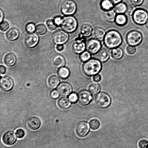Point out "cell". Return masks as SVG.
Instances as JSON below:
<instances>
[{
	"label": "cell",
	"instance_id": "obj_1",
	"mask_svg": "<svg viewBox=\"0 0 148 148\" xmlns=\"http://www.w3.org/2000/svg\"><path fill=\"white\" fill-rule=\"evenodd\" d=\"M122 42L121 35L119 32L114 30L107 32L104 39V44L109 49L118 47Z\"/></svg>",
	"mask_w": 148,
	"mask_h": 148
},
{
	"label": "cell",
	"instance_id": "obj_2",
	"mask_svg": "<svg viewBox=\"0 0 148 148\" xmlns=\"http://www.w3.org/2000/svg\"><path fill=\"white\" fill-rule=\"evenodd\" d=\"M102 65L101 61L96 59H90L83 65L82 70L84 73L88 76H93L101 71Z\"/></svg>",
	"mask_w": 148,
	"mask_h": 148
},
{
	"label": "cell",
	"instance_id": "obj_3",
	"mask_svg": "<svg viewBox=\"0 0 148 148\" xmlns=\"http://www.w3.org/2000/svg\"><path fill=\"white\" fill-rule=\"evenodd\" d=\"M78 22L72 16H67L63 19L61 26L62 29L67 33H72L76 30Z\"/></svg>",
	"mask_w": 148,
	"mask_h": 148
},
{
	"label": "cell",
	"instance_id": "obj_4",
	"mask_svg": "<svg viewBox=\"0 0 148 148\" xmlns=\"http://www.w3.org/2000/svg\"><path fill=\"white\" fill-rule=\"evenodd\" d=\"M76 3L73 0H64L60 5V11L66 15H71L75 14L77 10Z\"/></svg>",
	"mask_w": 148,
	"mask_h": 148
},
{
	"label": "cell",
	"instance_id": "obj_5",
	"mask_svg": "<svg viewBox=\"0 0 148 148\" xmlns=\"http://www.w3.org/2000/svg\"><path fill=\"white\" fill-rule=\"evenodd\" d=\"M142 33L137 30H132L127 33L126 41L130 45L135 46L138 45L143 41Z\"/></svg>",
	"mask_w": 148,
	"mask_h": 148
},
{
	"label": "cell",
	"instance_id": "obj_6",
	"mask_svg": "<svg viewBox=\"0 0 148 148\" xmlns=\"http://www.w3.org/2000/svg\"><path fill=\"white\" fill-rule=\"evenodd\" d=\"M52 41L55 44L63 45L66 43L69 40V34L64 30H56L52 35Z\"/></svg>",
	"mask_w": 148,
	"mask_h": 148
},
{
	"label": "cell",
	"instance_id": "obj_7",
	"mask_svg": "<svg viewBox=\"0 0 148 148\" xmlns=\"http://www.w3.org/2000/svg\"><path fill=\"white\" fill-rule=\"evenodd\" d=\"M133 19L136 24L139 25H144L148 20V13L142 9L136 10L133 14Z\"/></svg>",
	"mask_w": 148,
	"mask_h": 148
},
{
	"label": "cell",
	"instance_id": "obj_8",
	"mask_svg": "<svg viewBox=\"0 0 148 148\" xmlns=\"http://www.w3.org/2000/svg\"><path fill=\"white\" fill-rule=\"evenodd\" d=\"M95 101L96 103L99 107L106 108L109 106L111 104V98L108 94L101 92L96 96Z\"/></svg>",
	"mask_w": 148,
	"mask_h": 148
},
{
	"label": "cell",
	"instance_id": "obj_9",
	"mask_svg": "<svg viewBox=\"0 0 148 148\" xmlns=\"http://www.w3.org/2000/svg\"><path fill=\"white\" fill-rule=\"evenodd\" d=\"M86 49L91 54H97L101 50V45L100 41L97 39H91L86 42Z\"/></svg>",
	"mask_w": 148,
	"mask_h": 148
},
{
	"label": "cell",
	"instance_id": "obj_10",
	"mask_svg": "<svg viewBox=\"0 0 148 148\" xmlns=\"http://www.w3.org/2000/svg\"><path fill=\"white\" fill-rule=\"evenodd\" d=\"M89 125L86 122H79L75 127V133L80 137L83 138L86 136L89 132Z\"/></svg>",
	"mask_w": 148,
	"mask_h": 148
},
{
	"label": "cell",
	"instance_id": "obj_11",
	"mask_svg": "<svg viewBox=\"0 0 148 148\" xmlns=\"http://www.w3.org/2000/svg\"><path fill=\"white\" fill-rule=\"evenodd\" d=\"M39 41V36L37 34L29 33L25 37L24 43L27 47L32 48L38 44Z\"/></svg>",
	"mask_w": 148,
	"mask_h": 148
},
{
	"label": "cell",
	"instance_id": "obj_12",
	"mask_svg": "<svg viewBox=\"0 0 148 148\" xmlns=\"http://www.w3.org/2000/svg\"><path fill=\"white\" fill-rule=\"evenodd\" d=\"M91 93L86 90H82L78 93V101L82 105H87L91 102L92 96Z\"/></svg>",
	"mask_w": 148,
	"mask_h": 148
},
{
	"label": "cell",
	"instance_id": "obj_13",
	"mask_svg": "<svg viewBox=\"0 0 148 148\" xmlns=\"http://www.w3.org/2000/svg\"><path fill=\"white\" fill-rule=\"evenodd\" d=\"M15 135L12 131L6 132L2 136L3 142L7 146H11L14 145L17 141L16 136Z\"/></svg>",
	"mask_w": 148,
	"mask_h": 148
},
{
	"label": "cell",
	"instance_id": "obj_14",
	"mask_svg": "<svg viewBox=\"0 0 148 148\" xmlns=\"http://www.w3.org/2000/svg\"><path fill=\"white\" fill-rule=\"evenodd\" d=\"M0 85L3 91L8 92L12 89L14 86V82L10 77L4 76L1 79Z\"/></svg>",
	"mask_w": 148,
	"mask_h": 148
},
{
	"label": "cell",
	"instance_id": "obj_15",
	"mask_svg": "<svg viewBox=\"0 0 148 148\" xmlns=\"http://www.w3.org/2000/svg\"><path fill=\"white\" fill-rule=\"evenodd\" d=\"M85 41L84 39L75 41L72 45V49L74 53L79 54L83 52L86 49Z\"/></svg>",
	"mask_w": 148,
	"mask_h": 148
},
{
	"label": "cell",
	"instance_id": "obj_16",
	"mask_svg": "<svg viewBox=\"0 0 148 148\" xmlns=\"http://www.w3.org/2000/svg\"><path fill=\"white\" fill-rule=\"evenodd\" d=\"M72 89L71 85L67 82L61 83L57 88V91L60 95L64 96H67L70 95Z\"/></svg>",
	"mask_w": 148,
	"mask_h": 148
},
{
	"label": "cell",
	"instance_id": "obj_17",
	"mask_svg": "<svg viewBox=\"0 0 148 148\" xmlns=\"http://www.w3.org/2000/svg\"><path fill=\"white\" fill-rule=\"evenodd\" d=\"M27 127L32 130L38 129L41 126V122L40 118L37 117L33 116L30 117L26 121Z\"/></svg>",
	"mask_w": 148,
	"mask_h": 148
},
{
	"label": "cell",
	"instance_id": "obj_18",
	"mask_svg": "<svg viewBox=\"0 0 148 148\" xmlns=\"http://www.w3.org/2000/svg\"><path fill=\"white\" fill-rule=\"evenodd\" d=\"M51 62L52 65L56 68L63 67L66 64V60L62 55L56 54L52 56Z\"/></svg>",
	"mask_w": 148,
	"mask_h": 148
},
{
	"label": "cell",
	"instance_id": "obj_19",
	"mask_svg": "<svg viewBox=\"0 0 148 148\" xmlns=\"http://www.w3.org/2000/svg\"><path fill=\"white\" fill-rule=\"evenodd\" d=\"M20 35V32L18 29L12 28L9 30L6 33L7 39L11 41H14L18 38Z\"/></svg>",
	"mask_w": 148,
	"mask_h": 148
},
{
	"label": "cell",
	"instance_id": "obj_20",
	"mask_svg": "<svg viewBox=\"0 0 148 148\" xmlns=\"http://www.w3.org/2000/svg\"><path fill=\"white\" fill-rule=\"evenodd\" d=\"M17 58L15 55L12 53H9L5 55L4 58V62L7 66L12 67L15 65Z\"/></svg>",
	"mask_w": 148,
	"mask_h": 148
},
{
	"label": "cell",
	"instance_id": "obj_21",
	"mask_svg": "<svg viewBox=\"0 0 148 148\" xmlns=\"http://www.w3.org/2000/svg\"><path fill=\"white\" fill-rule=\"evenodd\" d=\"M110 57L109 52L107 49H101L97 53V59L101 62L106 61Z\"/></svg>",
	"mask_w": 148,
	"mask_h": 148
},
{
	"label": "cell",
	"instance_id": "obj_22",
	"mask_svg": "<svg viewBox=\"0 0 148 148\" xmlns=\"http://www.w3.org/2000/svg\"><path fill=\"white\" fill-rule=\"evenodd\" d=\"M103 15L105 20L110 22H114L115 20L116 16V12L114 10L104 11Z\"/></svg>",
	"mask_w": 148,
	"mask_h": 148
},
{
	"label": "cell",
	"instance_id": "obj_23",
	"mask_svg": "<svg viewBox=\"0 0 148 148\" xmlns=\"http://www.w3.org/2000/svg\"><path fill=\"white\" fill-rule=\"evenodd\" d=\"M58 105L62 109H66L71 106V102L69 99L65 97H62L58 100Z\"/></svg>",
	"mask_w": 148,
	"mask_h": 148
},
{
	"label": "cell",
	"instance_id": "obj_24",
	"mask_svg": "<svg viewBox=\"0 0 148 148\" xmlns=\"http://www.w3.org/2000/svg\"><path fill=\"white\" fill-rule=\"evenodd\" d=\"M106 34L105 30L100 27L96 28L93 31V35L96 39L99 41L104 40Z\"/></svg>",
	"mask_w": 148,
	"mask_h": 148
},
{
	"label": "cell",
	"instance_id": "obj_25",
	"mask_svg": "<svg viewBox=\"0 0 148 148\" xmlns=\"http://www.w3.org/2000/svg\"><path fill=\"white\" fill-rule=\"evenodd\" d=\"M112 57L114 59L119 60L121 59L124 55V52L121 48L117 47L112 49L111 52Z\"/></svg>",
	"mask_w": 148,
	"mask_h": 148
},
{
	"label": "cell",
	"instance_id": "obj_26",
	"mask_svg": "<svg viewBox=\"0 0 148 148\" xmlns=\"http://www.w3.org/2000/svg\"><path fill=\"white\" fill-rule=\"evenodd\" d=\"M80 31L81 34L84 37H89L92 34V28L88 24H84L81 26Z\"/></svg>",
	"mask_w": 148,
	"mask_h": 148
},
{
	"label": "cell",
	"instance_id": "obj_27",
	"mask_svg": "<svg viewBox=\"0 0 148 148\" xmlns=\"http://www.w3.org/2000/svg\"><path fill=\"white\" fill-rule=\"evenodd\" d=\"M60 82V79L56 75H51L49 78L48 80L49 86L53 88L56 87L58 85Z\"/></svg>",
	"mask_w": 148,
	"mask_h": 148
},
{
	"label": "cell",
	"instance_id": "obj_28",
	"mask_svg": "<svg viewBox=\"0 0 148 148\" xmlns=\"http://www.w3.org/2000/svg\"><path fill=\"white\" fill-rule=\"evenodd\" d=\"M127 6L123 3H119L117 4L114 7V10L116 14H123L127 12Z\"/></svg>",
	"mask_w": 148,
	"mask_h": 148
},
{
	"label": "cell",
	"instance_id": "obj_29",
	"mask_svg": "<svg viewBox=\"0 0 148 148\" xmlns=\"http://www.w3.org/2000/svg\"><path fill=\"white\" fill-rule=\"evenodd\" d=\"M127 18L125 15L123 14H118L116 16L115 22L117 25L123 26L127 24Z\"/></svg>",
	"mask_w": 148,
	"mask_h": 148
},
{
	"label": "cell",
	"instance_id": "obj_30",
	"mask_svg": "<svg viewBox=\"0 0 148 148\" xmlns=\"http://www.w3.org/2000/svg\"><path fill=\"white\" fill-rule=\"evenodd\" d=\"M58 74L61 79H65L69 78L70 75V71L67 68L62 67L59 68Z\"/></svg>",
	"mask_w": 148,
	"mask_h": 148
},
{
	"label": "cell",
	"instance_id": "obj_31",
	"mask_svg": "<svg viewBox=\"0 0 148 148\" xmlns=\"http://www.w3.org/2000/svg\"><path fill=\"white\" fill-rule=\"evenodd\" d=\"M101 8L104 11L112 10L114 7V3L111 0H102L101 3Z\"/></svg>",
	"mask_w": 148,
	"mask_h": 148
},
{
	"label": "cell",
	"instance_id": "obj_32",
	"mask_svg": "<svg viewBox=\"0 0 148 148\" xmlns=\"http://www.w3.org/2000/svg\"><path fill=\"white\" fill-rule=\"evenodd\" d=\"M88 90L92 95H95L100 91L101 87L98 83H93L90 85Z\"/></svg>",
	"mask_w": 148,
	"mask_h": 148
},
{
	"label": "cell",
	"instance_id": "obj_33",
	"mask_svg": "<svg viewBox=\"0 0 148 148\" xmlns=\"http://www.w3.org/2000/svg\"><path fill=\"white\" fill-rule=\"evenodd\" d=\"M47 31V29L45 25L43 24H40L36 27V32L39 35H43L45 34Z\"/></svg>",
	"mask_w": 148,
	"mask_h": 148
},
{
	"label": "cell",
	"instance_id": "obj_34",
	"mask_svg": "<svg viewBox=\"0 0 148 148\" xmlns=\"http://www.w3.org/2000/svg\"><path fill=\"white\" fill-rule=\"evenodd\" d=\"M91 54L88 51H85L81 54L79 56L80 60L82 62H85L90 59Z\"/></svg>",
	"mask_w": 148,
	"mask_h": 148
},
{
	"label": "cell",
	"instance_id": "obj_35",
	"mask_svg": "<svg viewBox=\"0 0 148 148\" xmlns=\"http://www.w3.org/2000/svg\"><path fill=\"white\" fill-rule=\"evenodd\" d=\"M90 126L93 130H96L99 128L100 123L98 120L94 119L90 122Z\"/></svg>",
	"mask_w": 148,
	"mask_h": 148
},
{
	"label": "cell",
	"instance_id": "obj_36",
	"mask_svg": "<svg viewBox=\"0 0 148 148\" xmlns=\"http://www.w3.org/2000/svg\"><path fill=\"white\" fill-rule=\"evenodd\" d=\"M48 28L51 30H54L57 27V25L55 23L54 20L51 19H49L46 22Z\"/></svg>",
	"mask_w": 148,
	"mask_h": 148
},
{
	"label": "cell",
	"instance_id": "obj_37",
	"mask_svg": "<svg viewBox=\"0 0 148 148\" xmlns=\"http://www.w3.org/2000/svg\"><path fill=\"white\" fill-rule=\"evenodd\" d=\"M26 30L29 33H33L36 31V27L34 23H30L27 24Z\"/></svg>",
	"mask_w": 148,
	"mask_h": 148
},
{
	"label": "cell",
	"instance_id": "obj_38",
	"mask_svg": "<svg viewBox=\"0 0 148 148\" xmlns=\"http://www.w3.org/2000/svg\"><path fill=\"white\" fill-rule=\"evenodd\" d=\"M15 134L17 138L18 139L23 138L25 135V132L23 129H19L16 130Z\"/></svg>",
	"mask_w": 148,
	"mask_h": 148
},
{
	"label": "cell",
	"instance_id": "obj_39",
	"mask_svg": "<svg viewBox=\"0 0 148 148\" xmlns=\"http://www.w3.org/2000/svg\"><path fill=\"white\" fill-rule=\"evenodd\" d=\"M69 99L71 103H75L78 100V96L75 93H73L69 95Z\"/></svg>",
	"mask_w": 148,
	"mask_h": 148
},
{
	"label": "cell",
	"instance_id": "obj_40",
	"mask_svg": "<svg viewBox=\"0 0 148 148\" xmlns=\"http://www.w3.org/2000/svg\"><path fill=\"white\" fill-rule=\"evenodd\" d=\"M9 27V24L6 21H3L1 22L0 25V29L1 31L4 32L6 31Z\"/></svg>",
	"mask_w": 148,
	"mask_h": 148
},
{
	"label": "cell",
	"instance_id": "obj_41",
	"mask_svg": "<svg viewBox=\"0 0 148 148\" xmlns=\"http://www.w3.org/2000/svg\"><path fill=\"white\" fill-rule=\"evenodd\" d=\"M126 51L129 54L133 55L136 53V49L135 46L130 45L127 46Z\"/></svg>",
	"mask_w": 148,
	"mask_h": 148
},
{
	"label": "cell",
	"instance_id": "obj_42",
	"mask_svg": "<svg viewBox=\"0 0 148 148\" xmlns=\"http://www.w3.org/2000/svg\"><path fill=\"white\" fill-rule=\"evenodd\" d=\"M139 148H148V142L145 140H142L139 141L138 143Z\"/></svg>",
	"mask_w": 148,
	"mask_h": 148
},
{
	"label": "cell",
	"instance_id": "obj_43",
	"mask_svg": "<svg viewBox=\"0 0 148 148\" xmlns=\"http://www.w3.org/2000/svg\"><path fill=\"white\" fill-rule=\"evenodd\" d=\"M136 10V7L133 5H129L127 6V12L129 15H132Z\"/></svg>",
	"mask_w": 148,
	"mask_h": 148
},
{
	"label": "cell",
	"instance_id": "obj_44",
	"mask_svg": "<svg viewBox=\"0 0 148 148\" xmlns=\"http://www.w3.org/2000/svg\"><path fill=\"white\" fill-rule=\"evenodd\" d=\"M60 94H59L58 91L56 90H53L50 92V96L52 99H57L59 96Z\"/></svg>",
	"mask_w": 148,
	"mask_h": 148
},
{
	"label": "cell",
	"instance_id": "obj_45",
	"mask_svg": "<svg viewBox=\"0 0 148 148\" xmlns=\"http://www.w3.org/2000/svg\"><path fill=\"white\" fill-rule=\"evenodd\" d=\"M54 21L56 24L57 26H60L61 25L63 19L60 17H57L54 19Z\"/></svg>",
	"mask_w": 148,
	"mask_h": 148
},
{
	"label": "cell",
	"instance_id": "obj_46",
	"mask_svg": "<svg viewBox=\"0 0 148 148\" xmlns=\"http://www.w3.org/2000/svg\"><path fill=\"white\" fill-rule=\"evenodd\" d=\"M144 0H130V2L133 5L135 6H138L141 5Z\"/></svg>",
	"mask_w": 148,
	"mask_h": 148
},
{
	"label": "cell",
	"instance_id": "obj_47",
	"mask_svg": "<svg viewBox=\"0 0 148 148\" xmlns=\"http://www.w3.org/2000/svg\"><path fill=\"white\" fill-rule=\"evenodd\" d=\"M93 79V81L94 82H99L101 80V76L100 75H95L94 76Z\"/></svg>",
	"mask_w": 148,
	"mask_h": 148
},
{
	"label": "cell",
	"instance_id": "obj_48",
	"mask_svg": "<svg viewBox=\"0 0 148 148\" xmlns=\"http://www.w3.org/2000/svg\"><path fill=\"white\" fill-rule=\"evenodd\" d=\"M6 72V69L5 66L1 65L0 66V73L1 75L4 74Z\"/></svg>",
	"mask_w": 148,
	"mask_h": 148
},
{
	"label": "cell",
	"instance_id": "obj_49",
	"mask_svg": "<svg viewBox=\"0 0 148 148\" xmlns=\"http://www.w3.org/2000/svg\"><path fill=\"white\" fill-rule=\"evenodd\" d=\"M56 49L59 51H62L64 50V47L63 45H58L56 47Z\"/></svg>",
	"mask_w": 148,
	"mask_h": 148
},
{
	"label": "cell",
	"instance_id": "obj_50",
	"mask_svg": "<svg viewBox=\"0 0 148 148\" xmlns=\"http://www.w3.org/2000/svg\"><path fill=\"white\" fill-rule=\"evenodd\" d=\"M0 13H1V19H0V22L1 23V21H2L4 17L3 12L1 9V10H0Z\"/></svg>",
	"mask_w": 148,
	"mask_h": 148
},
{
	"label": "cell",
	"instance_id": "obj_51",
	"mask_svg": "<svg viewBox=\"0 0 148 148\" xmlns=\"http://www.w3.org/2000/svg\"><path fill=\"white\" fill-rule=\"evenodd\" d=\"M113 3L114 4H117L118 3H119L121 1H122V0H111Z\"/></svg>",
	"mask_w": 148,
	"mask_h": 148
},
{
	"label": "cell",
	"instance_id": "obj_52",
	"mask_svg": "<svg viewBox=\"0 0 148 148\" xmlns=\"http://www.w3.org/2000/svg\"><path fill=\"white\" fill-rule=\"evenodd\" d=\"M146 27H147V28L148 29V20H147V22H146Z\"/></svg>",
	"mask_w": 148,
	"mask_h": 148
},
{
	"label": "cell",
	"instance_id": "obj_53",
	"mask_svg": "<svg viewBox=\"0 0 148 148\" xmlns=\"http://www.w3.org/2000/svg\"></svg>",
	"mask_w": 148,
	"mask_h": 148
}]
</instances>
